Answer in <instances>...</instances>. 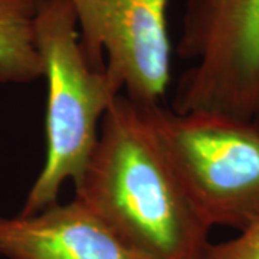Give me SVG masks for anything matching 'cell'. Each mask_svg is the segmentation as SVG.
<instances>
[{
  "instance_id": "6da1fadb",
  "label": "cell",
  "mask_w": 259,
  "mask_h": 259,
  "mask_svg": "<svg viewBox=\"0 0 259 259\" xmlns=\"http://www.w3.org/2000/svg\"><path fill=\"white\" fill-rule=\"evenodd\" d=\"M74 187L75 199L151 259H203L212 243V228L186 193L141 105L124 94L105 112Z\"/></svg>"
},
{
  "instance_id": "7a4b0ae2",
  "label": "cell",
  "mask_w": 259,
  "mask_h": 259,
  "mask_svg": "<svg viewBox=\"0 0 259 259\" xmlns=\"http://www.w3.org/2000/svg\"><path fill=\"white\" fill-rule=\"evenodd\" d=\"M36 47L48 87L47 157L20 214L59 202L65 183H76L98 141L102 118L121 90L105 68L88 62L68 0H45L36 18Z\"/></svg>"
},
{
  "instance_id": "3957f363",
  "label": "cell",
  "mask_w": 259,
  "mask_h": 259,
  "mask_svg": "<svg viewBox=\"0 0 259 259\" xmlns=\"http://www.w3.org/2000/svg\"><path fill=\"white\" fill-rule=\"evenodd\" d=\"M192 203L210 228L259 219V124L213 112L141 105Z\"/></svg>"
},
{
  "instance_id": "277c9868",
  "label": "cell",
  "mask_w": 259,
  "mask_h": 259,
  "mask_svg": "<svg viewBox=\"0 0 259 259\" xmlns=\"http://www.w3.org/2000/svg\"><path fill=\"white\" fill-rule=\"evenodd\" d=\"M171 110L259 124V0H187Z\"/></svg>"
},
{
  "instance_id": "5b68a950",
  "label": "cell",
  "mask_w": 259,
  "mask_h": 259,
  "mask_svg": "<svg viewBox=\"0 0 259 259\" xmlns=\"http://www.w3.org/2000/svg\"><path fill=\"white\" fill-rule=\"evenodd\" d=\"M88 62L139 105L161 104L171 78L170 0H68Z\"/></svg>"
},
{
  "instance_id": "8992f818",
  "label": "cell",
  "mask_w": 259,
  "mask_h": 259,
  "mask_svg": "<svg viewBox=\"0 0 259 259\" xmlns=\"http://www.w3.org/2000/svg\"><path fill=\"white\" fill-rule=\"evenodd\" d=\"M0 255L8 259H151L72 199L33 214H0Z\"/></svg>"
},
{
  "instance_id": "52a82bcc",
  "label": "cell",
  "mask_w": 259,
  "mask_h": 259,
  "mask_svg": "<svg viewBox=\"0 0 259 259\" xmlns=\"http://www.w3.org/2000/svg\"><path fill=\"white\" fill-rule=\"evenodd\" d=\"M45 0H0V83L42 78L36 18Z\"/></svg>"
},
{
  "instance_id": "ba28073f",
  "label": "cell",
  "mask_w": 259,
  "mask_h": 259,
  "mask_svg": "<svg viewBox=\"0 0 259 259\" xmlns=\"http://www.w3.org/2000/svg\"><path fill=\"white\" fill-rule=\"evenodd\" d=\"M203 259H259V219L236 238L210 243Z\"/></svg>"
}]
</instances>
